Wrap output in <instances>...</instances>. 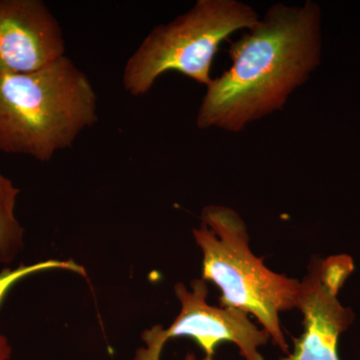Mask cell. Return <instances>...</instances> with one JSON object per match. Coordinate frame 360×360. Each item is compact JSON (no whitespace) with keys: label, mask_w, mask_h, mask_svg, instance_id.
<instances>
[{"label":"cell","mask_w":360,"mask_h":360,"mask_svg":"<svg viewBox=\"0 0 360 360\" xmlns=\"http://www.w3.org/2000/svg\"><path fill=\"white\" fill-rule=\"evenodd\" d=\"M321 6L276 4L229 47L231 65L213 78L198 108L200 129L240 132L281 110L321 65Z\"/></svg>","instance_id":"obj_1"},{"label":"cell","mask_w":360,"mask_h":360,"mask_svg":"<svg viewBox=\"0 0 360 360\" xmlns=\"http://www.w3.org/2000/svg\"><path fill=\"white\" fill-rule=\"evenodd\" d=\"M98 122L89 77L63 56L25 73L0 77V151L46 162Z\"/></svg>","instance_id":"obj_2"},{"label":"cell","mask_w":360,"mask_h":360,"mask_svg":"<svg viewBox=\"0 0 360 360\" xmlns=\"http://www.w3.org/2000/svg\"><path fill=\"white\" fill-rule=\"evenodd\" d=\"M193 238L202 251V279L219 288L220 307L255 317L270 341L284 354L290 352L281 314L296 309L300 281L277 274L251 250L245 222L236 210L207 205Z\"/></svg>","instance_id":"obj_3"},{"label":"cell","mask_w":360,"mask_h":360,"mask_svg":"<svg viewBox=\"0 0 360 360\" xmlns=\"http://www.w3.org/2000/svg\"><path fill=\"white\" fill-rule=\"evenodd\" d=\"M259 20L250 4L239 0H198L186 13L146 35L125 63L123 87L131 96H144L169 71L207 87L220 44Z\"/></svg>","instance_id":"obj_4"},{"label":"cell","mask_w":360,"mask_h":360,"mask_svg":"<svg viewBox=\"0 0 360 360\" xmlns=\"http://www.w3.org/2000/svg\"><path fill=\"white\" fill-rule=\"evenodd\" d=\"M191 290L184 283L174 285L175 295L181 309L174 321L163 328L153 326L143 331L146 347L139 348L134 360H160L165 343L172 338H189L205 352L202 360H214L215 349L221 343H233L245 360H264L259 348L267 345L270 336L250 316L240 310L213 307L207 302V283L194 279Z\"/></svg>","instance_id":"obj_5"},{"label":"cell","mask_w":360,"mask_h":360,"mask_svg":"<svg viewBox=\"0 0 360 360\" xmlns=\"http://www.w3.org/2000/svg\"><path fill=\"white\" fill-rule=\"evenodd\" d=\"M354 269V258L345 253L310 264L296 307L302 314V335L293 340L292 352L276 360H340V338L355 314L341 304L338 295Z\"/></svg>","instance_id":"obj_6"},{"label":"cell","mask_w":360,"mask_h":360,"mask_svg":"<svg viewBox=\"0 0 360 360\" xmlns=\"http://www.w3.org/2000/svg\"><path fill=\"white\" fill-rule=\"evenodd\" d=\"M65 56L63 28L41 0H0V77L39 70Z\"/></svg>","instance_id":"obj_7"},{"label":"cell","mask_w":360,"mask_h":360,"mask_svg":"<svg viewBox=\"0 0 360 360\" xmlns=\"http://www.w3.org/2000/svg\"><path fill=\"white\" fill-rule=\"evenodd\" d=\"M20 191L0 174V264H8L23 246L25 229L15 217V205Z\"/></svg>","instance_id":"obj_8"},{"label":"cell","mask_w":360,"mask_h":360,"mask_svg":"<svg viewBox=\"0 0 360 360\" xmlns=\"http://www.w3.org/2000/svg\"><path fill=\"white\" fill-rule=\"evenodd\" d=\"M63 269L70 270L75 274L85 276V270L82 265L75 264L72 260L61 262V260H46L32 265L21 264L16 269H6L0 272V305L11 290V288L26 276L45 270ZM11 345L6 336L0 335V360H8L11 356Z\"/></svg>","instance_id":"obj_9"},{"label":"cell","mask_w":360,"mask_h":360,"mask_svg":"<svg viewBox=\"0 0 360 360\" xmlns=\"http://www.w3.org/2000/svg\"><path fill=\"white\" fill-rule=\"evenodd\" d=\"M184 360H196L195 354H193V352H189V354H187L186 356L184 357Z\"/></svg>","instance_id":"obj_10"}]
</instances>
